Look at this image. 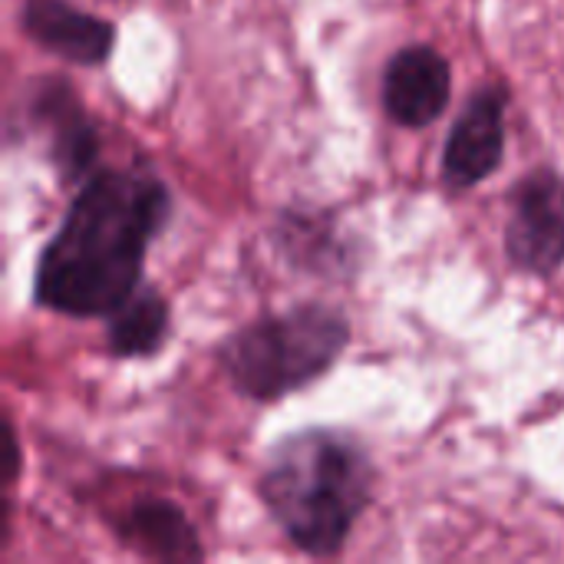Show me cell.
Listing matches in <instances>:
<instances>
[{
  "instance_id": "cell-3",
  "label": "cell",
  "mask_w": 564,
  "mask_h": 564,
  "mask_svg": "<svg viewBox=\"0 0 564 564\" xmlns=\"http://www.w3.org/2000/svg\"><path fill=\"white\" fill-rule=\"evenodd\" d=\"M354 337L350 317L324 301L261 314L215 347L231 390L251 403H278L327 377Z\"/></svg>"
},
{
  "instance_id": "cell-1",
  "label": "cell",
  "mask_w": 564,
  "mask_h": 564,
  "mask_svg": "<svg viewBox=\"0 0 564 564\" xmlns=\"http://www.w3.org/2000/svg\"><path fill=\"white\" fill-rule=\"evenodd\" d=\"M172 218V192L149 169H96L43 245L33 301L73 321L109 317L145 274L149 245Z\"/></svg>"
},
{
  "instance_id": "cell-2",
  "label": "cell",
  "mask_w": 564,
  "mask_h": 564,
  "mask_svg": "<svg viewBox=\"0 0 564 564\" xmlns=\"http://www.w3.org/2000/svg\"><path fill=\"white\" fill-rule=\"evenodd\" d=\"M377 479L364 440L350 430L311 426L268 446L258 499L301 555L334 558L373 506Z\"/></svg>"
},
{
  "instance_id": "cell-9",
  "label": "cell",
  "mask_w": 564,
  "mask_h": 564,
  "mask_svg": "<svg viewBox=\"0 0 564 564\" xmlns=\"http://www.w3.org/2000/svg\"><path fill=\"white\" fill-rule=\"evenodd\" d=\"M109 525L126 549H132L149 562H205L198 529L192 525L185 509L165 496L135 499L119 516H112Z\"/></svg>"
},
{
  "instance_id": "cell-7",
  "label": "cell",
  "mask_w": 564,
  "mask_h": 564,
  "mask_svg": "<svg viewBox=\"0 0 564 564\" xmlns=\"http://www.w3.org/2000/svg\"><path fill=\"white\" fill-rule=\"evenodd\" d=\"M380 96L393 126H433L453 99V63L430 43H410L387 59Z\"/></svg>"
},
{
  "instance_id": "cell-10",
  "label": "cell",
  "mask_w": 564,
  "mask_h": 564,
  "mask_svg": "<svg viewBox=\"0 0 564 564\" xmlns=\"http://www.w3.org/2000/svg\"><path fill=\"white\" fill-rule=\"evenodd\" d=\"M271 245L288 268L314 278H344L357 264L354 248H347V238L327 212L284 208L271 225Z\"/></svg>"
},
{
  "instance_id": "cell-4",
  "label": "cell",
  "mask_w": 564,
  "mask_h": 564,
  "mask_svg": "<svg viewBox=\"0 0 564 564\" xmlns=\"http://www.w3.org/2000/svg\"><path fill=\"white\" fill-rule=\"evenodd\" d=\"M506 261L529 278L549 281L564 268V175L539 165L522 175L509 195V221L502 231Z\"/></svg>"
},
{
  "instance_id": "cell-11",
  "label": "cell",
  "mask_w": 564,
  "mask_h": 564,
  "mask_svg": "<svg viewBox=\"0 0 564 564\" xmlns=\"http://www.w3.org/2000/svg\"><path fill=\"white\" fill-rule=\"evenodd\" d=\"M106 321V347L116 360H149L172 334V307L152 284H139Z\"/></svg>"
},
{
  "instance_id": "cell-6",
  "label": "cell",
  "mask_w": 564,
  "mask_h": 564,
  "mask_svg": "<svg viewBox=\"0 0 564 564\" xmlns=\"http://www.w3.org/2000/svg\"><path fill=\"white\" fill-rule=\"evenodd\" d=\"M506 112L509 89L499 83H489L466 99L449 126L440 162V178L449 195L473 192L499 172L506 159Z\"/></svg>"
},
{
  "instance_id": "cell-5",
  "label": "cell",
  "mask_w": 564,
  "mask_h": 564,
  "mask_svg": "<svg viewBox=\"0 0 564 564\" xmlns=\"http://www.w3.org/2000/svg\"><path fill=\"white\" fill-rule=\"evenodd\" d=\"M23 116L43 135L63 185H83L99 162L102 139L89 109L63 76H40L23 93Z\"/></svg>"
},
{
  "instance_id": "cell-8",
  "label": "cell",
  "mask_w": 564,
  "mask_h": 564,
  "mask_svg": "<svg viewBox=\"0 0 564 564\" xmlns=\"http://www.w3.org/2000/svg\"><path fill=\"white\" fill-rule=\"evenodd\" d=\"M20 30L40 50L83 69L106 66L119 40L112 20L76 7L73 0H23Z\"/></svg>"
}]
</instances>
